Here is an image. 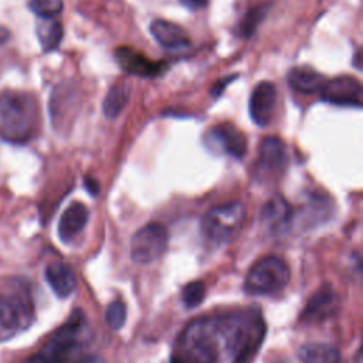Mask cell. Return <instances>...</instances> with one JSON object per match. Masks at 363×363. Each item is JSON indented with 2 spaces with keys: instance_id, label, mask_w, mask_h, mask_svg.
Returning a JSON list of instances; mask_svg holds the SVG:
<instances>
[{
  "instance_id": "1",
  "label": "cell",
  "mask_w": 363,
  "mask_h": 363,
  "mask_svg": "<svg viewBox=\"0 0 363 363\" xmlns=\"http://www.w3.org/2000/svg\"><path fill=\"white\" fill-rule=\"evenodd\" d=\"M180 362L221 363L231 357V339L225 315L191 320L179 337Z\"/></svg>"
},
{
  "instance_id": "2",
  "label": "cell",
  "mask_w": 363,
  "mask_h": 363,
  "mask_svg": "<svg viewBox=\"0 0 363 363\" xmlns=\"http://www.w3.org/2000/svg\"><path fill=\"white\" fill-rule=\"evenodd\" d=\"M40 112L35 98L23 91L0 92V139L13 145L28 143L38 132Z\"/></svg>"
},
{
  "instance_id": "3",
  "label": "cell",
  "mask_w": 363,
  "mask_h": 363,
  "mask_svg": "<svg viewBox=\"0 0 363 363\" xmlns=\"http://www.w3.org/2000/svg\"><path fill=\"white\" fill-rule=\"evenodd\" d=\"M289 278L288 264L277 255H267L250 268L244 289L251 295H274L288 285Z\"/></svg>"
},
{
  "instance_id": "4",
  "label": "cell",
  "mask_w": 363,
  "mask_h": 363,
  "mask_svg": "<svg viewBox=\"0 0 363 363\" xmlns=\"http://www.w3.org/2000/svg\"><path fill=\"white\" fill-rule=\"evenodd\" d=\"M245 220V208L240 201H231L210 208L201 220V234L213 245L230 241Z\"/></svg>"
},
{
  "instance_id": "5",
  "label": "cell",
  "mask_w": 363,
  "mask_h": 363,
  "mask_svg": "<svg viewBox=\"0 0 363 363\" xmlns=\"http://www.w3.org/2000/svg\"><path fill=\"white\" fill-rule=\"evenodd\" d=\"M85 326L86 322L82 311H74L69 319L52 333L40 353L50 363H67L79 347Z\"/></svg>"
},
{
  "instance_id": "6",
  "label": "cell",
  "mask_w": 363,
  "mask_h": 363,
  "mask_svg": "<svg viewBox=\"0 0 363 363\" xmlns=\"http://www.w3.org/2000/svg\"><path fill=\"white\" fill-rule=\"evenodd\" d=\"M34 318L30 295H0V342L11 339L17 332L28 328Z\"/></svg>"
},
{
  "instance_id": "7",
  "label": "cell",
  "mask_w": 363,
  "mask_h": 363,
  "mask_svg": "<svg viewBox=\"0 0 363 363\" xmlns=\"http://www.w3.org/2000/svg\"><path fill=\"white\" fill-rule=\"evenodd\" d=\"M288 166V152L282 139L267 136L258 146V155L254 162L252 176L258 182H275Z\"/></svg>"
},
{
  "instance_id": "8",
  "label": "cell",
  "mask_w": 363,
  "mask_h": 363,
  "mask_svg": "<svg viewBox=\"0 0 363 363\" xmlns=\"http://www.w3.org/2000/svg\"><path fill=\"white\" fill-rule=\"evenodd\" d=\"M169 234L163 224L149 223L138 230L130 240V258L135 262L147 264L159 257L167 248Z\"/></svg>"
},
{
  "instance_id": "9",
  "label": "cell",
  "mask_w": 363,
  "mask_h": 363,
  "mask_svg": "<svg viewBox=\"0 0 363 363\" xmlns=\"http://www.w3.org/2000/svg\"><path fill=\"white\" fill-rule=\"evenodd\" d=\"M204 143L210 150L221 152L234 159H242L247 153V138L231 122H221L210 128Z\"/></svg>"
},
{
  "instance_id": "10",
  "label": "cell",
  "mask_w": 363,
  "mask_h": 363,
  "mask_svg": "<svg viewBox=\"0 0 363 363\" xmlns=\"http://www.w3.org/2000/svg\"><path fill=\"white\" fill-rule=\"evenodd\" d=\"M319 94L322 101L332 105L349 108H362L363 105L362 84L357 78L350 75H340L326 79Z\"/></svg>"
},
{
  "instance_id": "11",
  "label": "cell",
  "mask_w": 363,
  "mask_h": 363,
  "mask_svg": "<svg viewBox=\"0 0 363 363\" xmlns=\"http://www.w3.org/2000/svg\"><path fill=\"white\" fill-rule=\"evenodd\" d=\"M115 60L118 65L128 74L140 78L162 77L167 69V61H155L130 47H118L115 50Z\"/></svg>"
},
{
  "instance_id": "12",
  "label": "cell",
  "mask_w": 363,
  "mask_h": 363,
  "mask_svg": "<svg viewBox=\"0 0 363 363\" xmlns=\"http://www.w3.org/2000/svg\"><path fill=\"white\" fill-rule=\"evenodd\" d=\"M340 308L337 292L330 284H323L306 302L301 319L306 323H319L332 318Z\"/></svg>"
},
{
  "instance_id": "13",
  "label": "cell",
  "mask_w": 363,
  "mask_h": 363,
  "mask_svg": "<svg viewBox=\"0 0 363 363\" xmlns=\"http://www.w3.org/2000/svg\"><path fill=\"white\" fill-rule=\"evenodd\" d=\"M277 106V86L271 81L258 82L250 96L248 109L252 122L257 126H267L271 123Z\"/></svg>"
},
{
  "instance_id": "14",
  "label": "cell",
  "mask_w": 363,
  "mask_h": 363,
  "mask_svg": "<svg viewBox=\"0 0 363 363\" xmlns=\"http://www.w3.org/2000/svg\"><path fill=\"white\" fill-rule=\"evenodd\" d=\"M150 34L163 48L167 50H184L190 45V37L179 24L157 18L150 23Z\"/></svg>"
},
{
  "instance_id": "15",
  "label": "cell",
  "mask_w": 363,
  "mask_h": 363,
  "mask_svg": "<svg viewBox=\"0 0 363 363\" xmlns=\"http://www.w3.org/2000/svg\"><path fill=\"white\" fill-rule=\"evenodd\" d=\"M89 218L88 207L81 201H72L61 214L58 221V237L62 242L72 241L86 225Z\"/></svg>"
},
{
  "instance_id": "16",
  "label": "cell",
  "mask_w": 363,
  "mask_h": 363,
  "mask_svg": "<svg viewBox=\"0 0 363 363\" xmlns=\"http://www.w3.org/2000/svg\"><path fill=\"white\" fill-rule=\"evenodd\" d=\"M294 210L289 203L279 194L271 197L261 210V221L272 231H284L292 221Z\"/></svg>"
},
{
  "instance_id": "17",
  "label": "cell",
  "mask_w": 363,
  "mask_h": 363,
  "mask_svg": "<svg viewBox=\"0 0 363 363\" xmlns=\"http://www.w3.org/2000/svg\"><path fill=\"white\" fill-rule=\"evenodd\" d=\"M288 84L289 86L302 95H313L320 92V89L323 88L326 78L315 71L311 67L302 65V67H295L288 72Z\"/></svg>"
},
{
  "instance_id": "18",
  "label": "cell",
  "mask_w": 363,
  "mask_h": 363,
  "mask_svg": "<svg viewBox=\"0 0 363 363\" xmlns=\"http://www.w3.org/2000/svg\"><path fill=\"white\" fill-rule=\"evenodd\" d=\"M45 279L58 298L69 296L77 286V279L72 269L60 261H54L47 265Z\"/></svg>"
},
{
  "instance_id": "19",
  "label": "cell",
  "mask_w": 363,
  "mask_h": 363,
  "mask_svg": "<svg viewBox=\"0 0 363 363\" xmlns=\"http://www.w3.org/2000/svg\"><path fill=\"white\" fill-rule=\"evenodd\" d=\"M75 98L72 88L68 85H60L54 89L50 99V113L55 128H60L67 121L69 112L77 109L74 104Z\"/></svg>"
},
{
  "instance_id": "20",
  "label": "cell",
  "mask_w": 363,
  "mask_h": 363,
  "mask_svg": "<svg viewBox=\"0 0 363 363\" xmlns=\"http://www.w3.org/2000/svg\"><path fill=\"white\" fill-rule=\"evenodd\" d=\"M35 34L41 50L44 52H51L60 47L64 37V28L57 18H38Z\"/></svg>"
},
{
  "instance_id": "21",
  "label": "cell",
  "mask_w": 363,
  "mask_h": 363,
  "mask_svg": "<svg viewBox=\"0 0 363 363\" xmlns=\"http://www.w3.org/2000/svg\"><path fill=\"white\" fill-rule=\"evenodd\" d=\"M301 363H340L339 350L328 343H305L298 350Z\"/></svg>"
},
{
  "instance_id": "22",
  "label": "cell",
  "mask_w": 363,
  "mask_h": 363,
  "mask_svg": "<svg viewBox=\"0 0 363 363\" xmlns=\"http://www.w3.org/2000/svg\"><path fill=\"white\" fill-rule=\"evenodd\" d=\"M130 98V86L128 84H115L109 88L104 102H102V112L106 118L115 119L118 118L122 111L126 108Z\"/></svg>"
},
{
  "instance_id": "23",
  "label": "cell",
  "mask_w": 363,
  "mask_h": 363,
  "mask_svg": "<svg viewBox=\"0 0 363 363\" xmlns=\"http://www.w3.org/2000/svg\"><path fill=\"white\" fill-rule=\"evenodd\" d=\"M269 9H271L269 3L257 4V6L251 7V9H248L247 13L242 16L241 21L238 23V34H240V37H242V38L252 37L254 33L257 31V28L259 27V24L267 17Z\"/></svg>"
},
{
  "instance_id": "24",
  "label": "cell",
  "mask_w": 363,
  "mask_h": 363,
  "mask_svg": "<svg viewBox=\"0 0 363 363\" xmlns=\"http://www.w3.org/2000/svg\"><path fill=\"white\" fill-rule=\"evenodd\" d=\"M28 9L38 18H57L64 9L62 0H28Z\"/></svg>"
},
{
  "instance_id": "25",
  "label": "cell",
  "mask_w": 363,
  "mask_h": 363,
  "mask_svg": "<svg viewBox=\"0 0 363 363\" xmlns=\"http://www.w3.org/2000/svg\"><path fill=\"white\" fill-rule=\"evenodd\" d=\"M206 295V286L201 281H191L189 282L182 291V301L186 308L191 309L199 306Z\"/></svg>"
},
{
  "instance_id": "26",
  "label": "cell",
  "mask_w": 363,
  "mask_h": 363,
  "mask_svg": "<svg viewBox=\"0 0 363 363\" xmlns=\"http://www.w3.org/2000/svg\"><path fill=\"white\" fill-rule=\"evenodd\" d=\"M105 320L112 330H119L126 320V306L122 301H112L105 312Z\"/></svg>"
},
{
  "instance_id": "27",
  "label": "cell",
  "mask_w": 363,
  "mask_h": 363,
  "mask_svg": "<svg viewBox=\"0 0 363 363\" xmlns=\"http://www.w3.org/2000/svg\"><path fill=\"white\" fill-rule=\"evenodd\" d=\"M235 78H237V74H233V75H230V77H224V78H221L220 81H217V82L213 85V88H211V95H213L214 98H217V96L224 91L225 85L230 84L231 81H234Z\"/></svg>"
},
{
  "instance_id": "28",
  "label": "cell",
  "mask_w": 363,
  "mask_h": 363,
  "mask_svg": "<svg viewBox=\"0 0 363 363\" xmlns=\"http://www.w3.org/2000/svg\"><path fill=\"white\" fill-rule=\"evenodd\" d=\"M84 184H85V189L88 190L89 194L96 196V194L99 193V183H98L96 179H94V177H91V176H86V177L84 179Z\"/></svg>"
},
{
  "instance_id": "29",
  "label": "cell",
  "mask_w": 363,
  "mask_h": 363,
  "mask_svg": "<svg viewBox=\"0 0 363 363\" xmlns=\"http://www.w3.org/2000/svg\"><path fill=\"white\" fill-rule=\"evenodd\" d=\"M180 3H183V6H186L191 10H200L207 6L208 0H180Z\"/></svg>"
},
{
  "instance_id": "30",
  "label": "cell",
  "mask_w": 363,
  "mask_h": 363,
  "mask_svg": "<svg viewBox=\"0 0 363 363\" xmlns=\"http://www.w3.org/2000/svg\"><path fill=\"white\" fill-rule=\"evenodd\" d=\"M23 363H50V362L41 353H37V354H33L28 359H26Z\"/></svg>"
},
{
  "instance_id": "31",
  "label": "cell",
  "mask_w": 363,
  "mask_h": 363,
  "mask_svg": "<svg viewBox=\"0 0 363 363\" xmlns=\"http://www.w3.org/2000/svg\"><path fill=\"white\" fill-rule=\"evenodd\" d=\"M10 38V30L4 26H0V44L7 43Z\"/></svg>"
},
{
  "instance_id": "32",
  "label": "cell",
  "mask_w": 363,
  "mask_h": 363,
  "mask_svg": "<svg viewBox=\"0 0 363 363\" xmlns=\"http://www.w3.org/2000/svg\"><path fill=\"white\" fill-rule=\"evenodd\" d=\"M78 363H105V360L99 356H86V357L81 359Z\"/></svg>"
},
{
  "instance_id": "33",
  "label": "cell",
  "mask_w": 363,
  "mask_h": 363,
  "mask_svg": "<svg viewBox=\"0 0 363 363\" xmlns=\"http://www.w3.org/2000/svg\"><path fill=\"white\" fill-rule=\"evenodd\" d=\"M360 50H357L356 51V57H354V65H356V68H359L360 69Z\"/></svg>"
},
{
  "instance_id": "34",
  "label": "cell",
  "mask_w": 363,
  "mask_h": 363,
  "mask_svg": "<svg viewBox=\"0 0 363 363\" xmlns=\"http://www.w3.org/2000/svg\"><path fill=\"white\" fill-rule=\"evenodd\" d=\"M170 363H183V362H180L177 357H173V359L170 360Z\"/></svg>"
}]
</instances>
